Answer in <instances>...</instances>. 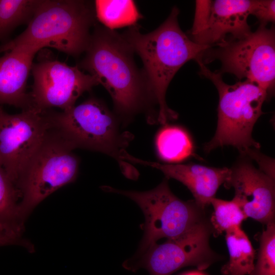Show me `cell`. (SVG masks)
I'll list each match as a JSON object with an SVG mask.
<instances>
[{
    "label": "cell",
    "mask_w": 275,
    "mask_h": 275,
    "mask_svg": "<svg viewBox=\"0 0 275 275\" xmlns=\"http://www.w3.org/2000/svg\"><path fill=\"white\" fill-rule=\"evenodd\" d=\"M212 233L209 221L183 237L154 244L143 253L125 261L123 267L134 272L145 269L150 275H171L188 266L205 269L219 258L209 245Z\"/></svg>",
    "instance_id": "9c48e42d"
},
{
    "label": "cell",
    "mask_w": 275,
    "mask_h": 275,
    "mask_svg": "<svg viewBox=\"0 0 275 275\" xmlns=\"http://www.w3.org/2000/svg\"><path fill=\"white\" fill-rule=\"evenodd\" d=\"M211 1H196L194 23L189 37L196 36L205 28L210 12Z\"/></svg>",
    "instance_id": "603a6c76"
},
{
    "label": "cell",
    "mask_w": 275,
    "mask_h": 275,
    "mask_svg": "<svg viewBox=\"0 0 275 275\" xmlns=\"http://www.w3.org/2000/svg\"><path fill=\"white\" fill-rule=\"evenodd\" d=\"M40 0H0V41L32 18Z\"/></svg>",
    "instance_id": "d6986e66"
},
{
    "label": "cell",
    "mask_w": 275,
    "mask_h": 275,
    "mask_svg": "<svg viewBox=\"0 0 275 275\" xmlns=\"http://www.w3.org/2000/svg\"><path fill=\"white\" fill-rule=\"evenodd\" d=\"M94 3L96 19L112 30L135 25L142 18L133 1L96 0Z\"/></svg>",
    "instance_id": "e0dca14e"
},
{
    "label": "cell",
    "mask_w": 275,
    "mask_h": 275,
    "mask_svg": "<svg viewBox=\"0 0 275 275\" xmlns=\"http://www.w3.org/2000/svg\"><path fill=\"white\" fill-rule=\"evenodd\" d=\"M225 239L229 260L222 267V273L224 275H251L256 251L246 234L241 227H234L226 231Z\"/></svg>",
    "instance_id": "2e32d148"
},
{
    "label": "cell",
    "mask_w": 275,
    "mask_h": 275,
    "mask_svg": "<svg viewBox=\"0 0 275 275\" xmlns=\"http://www.w3.org/2000/svg\"><path fill=\"white\" fill-rule=\"evenodd\" d=\"M52 128L73 149L81 148L100 152L115 158L123 174L137 176L134 169L122 157L133 135L121 131L119 118L101 100L91 97L61 112L50 111Z\"/></svg>",
    "instance_id": "277c9868"
},
{
    "label": "cell",
    "mask_w": 275,
    "mask_h": 275,
    "mask_svg": "<svg viewBox=\"0 0 275 275\" xmlns=\"http://www.w3.org/2000/svg\"><path fill=\"white\" fill-rule=\"evenodd\" d=\"M252 15H254L260 24L266 25L275 20V1L274 0H255Z\"/></svg>",
    "instance_id": "cb8c5ba5"
},
{
    "label": "cell",
    "mask_w": 275,
    "mask_h": 275,
    "mask_svg": "<svg viewBox=\"0 0 275 275\" xmlns=\"http://www.w3.org/2000/svg\"><path fill=\"white\" fill-rule=\"evenodd\" d=\"M52 127L50 111L29 107L11 115L0 105V167L15 186Z\"/></svg>",
    "instance_id": "30bf717a"
},
{
    "label": "cell",
    "mask_w": 275,
    "mask_h": 275,
    "mask_svg": "<svg viewBox=\"0 0 275 275\" xmlns=\"http://www.w3.org/2000/svg\"><path fill=\"white\" fill-rule=\"evenodd\" d=\"M260 238L257 260L251 275H275V224H267Z\"/></svg>",
    "instance_id": "7402d4cb"
},
{
    "label": "cell",
    "mask_w": 275,
    "mask_h": 275,
    "mask_svg": "<svg viewBox=\"0 0 275 275\" xmlns=\"http://www.w3.org/2000/svg\"><path fill=\"white\" fill-rule=\"evenodd\" d=\"M125 161L146 165L161 171L167 179L173 178L181 182L190 190L196 203L205 209L220 186L228 180L231 169L209 167L196 163L163 164L135 158L127 152Z\"/></svg>",
    "instance_id": "5bb4252c"
},
{
    "label": "cell",
    "mask_w": 275,
    "mask_h": 275,
    "mask_svg": "<svg viewBox=\"0 0 275 275\" xmlns=\"http://www.w3.org/2000/svg\"><path fill=\"white\" fill-rule=\"evenodd\" d=\"M183 275H205L200 271H192L183 274Z\"/></svg>",
    "instance_id": "484cf974"
},
{
    "label": "cell",
    "mask_w": 275,
    "mask_h": 275,
    "mask_svg": "<svg viewBox=\"0 0 275 275\" xmlns=\"http://www.w3.org/2000/svg\"><path fill=\"white\" fill-rule=\"evenodd\" d=\"M34 79L29 93L30 107L44 111L52 107L62 111L75 105L85 92L99 84L96 77L42 53L31 69Z\"/></svg>",
    "instance_id": "8fae6325"
},
{
    "label": "cell",
    "mask_w": 275,
    "mask_h": 275,
    "mask_svg": "<svg viewBox=\"0 0 275 275\" xmlns=\"http://www.w3.org/2000/svg\"><path fill=\"white\" fill-rule=\"evenodd\" d=\"M107 192L124 195L135 202L145 216L141 225L144 235L135 255L143 253L160 239L183 237L208 222L205 209L195 200L184 201L171 190L167 179L154 188L138 191L102 186Z\"/></svg>",
    "instance_id": "8992f818"
},
{
    "label": "cell",
    "mask_w": 275,
    "mask_h": 275,
    "mask_svg": "<svg viewBox=\"0 0 275 275\" xmlns=\"http://www.w3.org/2000/svg\"><path fill=\"white\" fill-rule=\"evenodd\" d=\"M235 190L233 199L246 216L267 225L274 222V179L251 162L242 160L231 169L228 180L224 184Z\"/></svg>",
    "instance_id": "7c38bea8"
},
{
    "label": "cell",
    "mask_w": 275,
    "mask_h": 275,
    "mask_svg": "<svg viewBox=\"0 0 275 275\" xmlns=\"http://www.w3.org/2000/svg\"><path fill=\"white\" fill-rule=\"evenodd\" d=\"M196 62L200 75L213 82L219 95L216 132L205 144L204 150L208 153L218 147L232 146L244 155L250 149H259L260 145L253 138L252 131L263 113L267 92L248 80L228 84L219 72L211 71L201 60Z\"/></svg>",
    "instance_id": "5b68a950"
},
{
    "label": "cell",
    "mask_w": 275,
    "mask_h": 275,
    "mask_svg": "<svg viewBox=\"0 0 275 275\" xmlns=\"http://www.w3.org/2000/svg\"><path fill=\"white\" fill-rule=\"evenodd\" d=\"M159 157L168 162H179L194 156V146L187 132L181 127L167 126L156 138Z\"/></svg>",
    "instance_id": "ac0fdd59"
},
{
    "label": "cell",
    "mask_w": 275,
    "mask_h": 275,
    "mask_svg": "<svg viewBox=\"0 0 275 275\" xmlns=\"http://www.w3.org/2000/svg\"><path fill=\"white\" fill-rule=\"evenodd\" d=\"M15 244L28 246L22 240L21 234L11 231L0 225V246Z\"/></svg>",
    "instance_id": "d4e9b609"
},
{
    "label": "cell",
    "mask_w": 275,
    "mask_h": 275,
    "mask_svg": "<svg viewBox=\"0 0 275 275\" xmlns=\"http://www.w3.org/2000/svg\"><path fill=\"white\" fill-rule=\"evenodd\" d=\"M72 150L56 130L49 131L16 186L21 199L18 214L22 223L41 201L75 180L79 160Z\"/></svg>",
    "instance_id": "52a82bcc"
},
{
    "label": "cell",
    "mask_w": 275,
    "mask_h": 275,
    "mask_svg": "<svg viewBox=\"0 0 275 275\" xmlns=\"http://www.w3.org/2000/svg\"><path fill=\"white\" fill-rule=\"evenodd\" d=\"M78 67L97 79L112 97L117 116L124 122L154 102L143 70L122 34L96 24Z\"/></svg>",
    "instance_id": "6da1fadb"
},
{
    "label": "cell",
    "mask_w": 275,
    "mask_h": 275,
    "mask_svg": "<svg viewBox=\"0 0 275 275\" xmlns=\"http://www.w3.org/2000/svg\"><path fill=\"white\" fill-rule=\"evenodd\" d=\"M214 60L222 64L219 72L229 73L239 79L257 84L268 95L275 81V32L273 26L260 24L258 29L240 39L207 49L202 62Z\"/></svg>",
    "instance_id": "ba28073f"
},
{
    "label": "cell",
    "mask_w": 275,
    "mask_h": 275,
    "mask_svg": "<svg viewBox=\"0 0 275 275\" xmlns=\"http://www.w3.org/2000/svg\"><path fill=\"white\" fill-rule=\"evenodd\" d=\"M19 194L5 171L0 167V225L21 234L22 223L18 214Z\"/></svg>",
    "instance_id": "ffe728a7"
},
{
    "label": "cell",
    "mask_w": 275,
    "mask_h": 275,
    "mask_svg": "<svg viewBox=\"0 0 275 275\" xmlns=\"http://www.w3.org/2000/svg\"><path fill=\"white\" fill-rule=\"evenodd\" d=\"M255 1H211L209 19L204 29L189 37L194 42L211 47L245 37L252 32L248 23Z\"/></svg>",
    "instance_id": "4fadbf2b"
},
{
    "label": "cell",
    "mask_w": 275,
    "mask_h": 275,
    "mask_svg": "<svg viewBox=\"0 0 275 275\" xmlns=\"http://www.w3.org/2000/svg\"><path fill=\"white\" fill-rule=\"evenodd\" d=\"M175 6L167 19L147 34L140 32L138 24L130 26L122 36L133 51L141 58L143 69L155 101L158 105L157 121L161 124L177 118L166 101L167 90L179 69L186 62L201 60L211 47L194 42L181 29Z\"/></svg>",
    "instance_id": "7a4b0ae2"
},
{
    "label": "cell",
    "mask_w": 275,
    "mask_h": 275,
    "mask_svg": "<svg viewBox=\"0 0 275 275\" xmlns=\"http://www.w3.org/2000/svg\"><path fill=\"white\" fill-rule=\"evenodd\" d=\"M210 204L214 209L210 222L214 235L241 227L242 223L248 218L234 199L226 201L215 197L211 199Z\"/></svg>",
    "instance_id": "44dd1931"
},
{
    "label": "cell",
    "mask_w": 275,
    "mask_h": 275,
    "mask_svg": "<svg viewBox=\"0 0 275 275\" xmlns=\"http://www.w3.org/2000/svg\"><path fill=\"white\" fill-rule=\"evenodd\" d=\"M94 3L84 0H40L25 30L0 45V54L14 47L38 51L51 47L73 57L87 50L96 24Z\"/></svg>",
    "instance_id": "3957f363"
},
{
    "label": "cell",
    "mask_w": 275,
    "mask_h": 275,
    "mask_svg": "<svg viewBox=\"0 0 275 275\" xmlns=\"http://www.w3.org/2000/svg\"><path fill=\"white\" fill-rule=\"evenodd\" d=\"M38 52L25 47H14L0 57V105L8 104L22 109L30 107L26 84Z\"/></svg>",
    "instance_id": "9a60e30c"
}]
</instances>
